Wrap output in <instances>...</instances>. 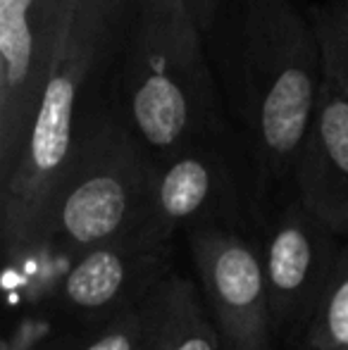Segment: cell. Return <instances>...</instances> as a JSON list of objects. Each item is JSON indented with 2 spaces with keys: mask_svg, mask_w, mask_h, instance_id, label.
Returning <instances> with one entry per match:
<instances>
[{
  "mask_svg": "<svg viewBox=\"0 0 348 350\" xmlns=\"http://www.w3.org/2000/svg\"><path fill=\"white\" fill-rule=\"evenodd\" d=\"M158 172L122 110L81 115L77 160L53 205L43 245L77 260L98 245L141 236L153 212Z\"/></svg>",
  "mask_w": 348,
  "mask_h": 350,
  "instance_id": "obj_3",
  "label": "cell"
},
{
  "mask_svg": "<svg viewBox=\"0 0 348 350\" xmlns=\"http://www.w3.org/2000/svg\"><path fill=\"white\" fill-rule=\"evenodd\" d=\"M224 139L205 141L160 165L153 212L141 234L146 241L165 248L176 226L217 215L232 200L234 179Z\"/></svg>",
  "mask_w": 348,
  "mask_h": 350,
  "instance_id": "obj_8",
  "label": "cell"
},
{
  "mask_svg": "<svg viewBox=\"0 0 348 350\" xmlns=\"http://www.w3.org/2000/svg\"><path fill=\"white\" fill-rule=\"evenodd\" d=\"M126 3L129 0H79L72 33L96 48L101 60L105 57L112 38H115L117 27L124 17Z\"/></svg>",
  "mask_w": 348,
  "mask_h": 350,
  "instance_id": "obj_15",
  "label": "cell"
},
{
  "mask_svg": "<svg viewBox=\"0 0 348 350\" xmlns=\"http://www.w3.org/2000/svg\"><path fill=\"white\" fill-rule=\"evenodd\" d=\"M79 0H0V172L29 134Z\"/></svg>",
  "mask_w": 348,
  "mask_h": 350,
  "instance_id": "obj_5",
  "label": "cell"
},
{
  "mask_svg": "<svg viewBox=\"0 0 348 350\" xmlns=\"http://www.w3.org/2000/svg\"><path fill=\"white\" fill-rule=\"evenodd\" d=\"M325 229L303 203L286 208L277 219L263 253L272 319L284 322L310 295H315L317 308L322 288L334 269L325 267Z\"/></svg>",
  "mask_w": 348,
  "mask_h": 350,
  "instance_id": "obj_10",
  "label": "cell"
},
{
  "mask_svg": "<svg viewBox=\"0 0 348 350\" xmlns=\"http://www.w3.org/2000/svg\"><path fill=\"white\" fill-rule=\"evenodd\" d=\"M158 286L141 295L136 303L112 314L105 327L98 329L79 350H148L155 329Z\"/></svg>",
  "mask_w": 348,
  "mask_h": 350,
  "instance_id": "obj_13",
  "label": "cell"
},
{
  "mask_svg": "<svg viewBox=\"0 0 348 350\" xmlns=\"http://www.w3.org/2000/svg\"><path fill=\"white\" fill-rule=\"evenodd\" d=\"M98 62L96 48L72 33L29 134L0 172V226L10 250L27 253L46 241L53 205L79 150V98Z\"/></svg>",
  "mask_w": 348,
  "mask_h": 350,
  "instance_id": "obj_4",
  "label": "cell"
},
{
  "mask_svg": "<svg viewBox=\"0 0 348 350\" xmlns=\"http://www.w3.org/2000/svg\"><path fill=\"white\" fill-rule=\"evenodd\" d=\"M189 243L222 341L232 350H267L274 319L263 255L213 221L196 226Z\"/></svg>",
  "mask_w": 348,
  "mask_h": 350,
  "instance_id": "obj_6",
  "label": "cell"
},
{
  "mask_svg": "<svg viewBox=\"0 0 348 350\" xmlns=\"http://www.w3.org/2000/svg\"><path fill=\"white\" fill-rule=\"evenodd\" d=\"M308 346L312 350H348V253L327 279L310 319Z\"/></svg>",
  "mask_w": 348,
  "mask_h": 350,
  "instance_id": "obj_12",
  "label": "cell"
},
{
  "mask_svg": "<svg viewBox=\"0 0 348 350\" xmlns=\"http://www.w3.org/2000/svg\"><path fill=\"white\" fill-rule=\"evenodd\" d=\"M222 336L205 312L198 291L186 279L165 277L158 284L155 329L148 350H219Z\"/></svg>",
  "mask_w": 348,
  "mask_h": 350,
  "instance_id": "obj_11",
  "label": "cell"
},
{
  "mask_svg": "<svg viewBox=\"0 0 348 350\" xmlns=\"http://www.w3.org/2000/svg\"><path fill=\"white\" fill-rule=\"evenodd\" d=\"M222 3L224 0H184L191 17L196 19V24H198L205 36L213 33L215 24H217L219 14H222Z\"/></svg>",
  "mask_w": 348,
  "mask_h": 350,
  "instance_id": "obj_16",
  "label": "cell"
},
{
  "mask_svg": "<svg viewBox=\"0 0 348 350\" xmlns=\"http://www.w3.org/2000/svg\"><path fill=\"white\" fill-rule=\"evenodd\" d=\"M163 255V245L144 236L98 245L72 262L62 298L75 312L110 319L165 279Z\"/></svg>",
  "mask_w": 348,
  "mask_h": 350,
  "instance_id": "obj_7",
  "label": "cell"
},
{
  "mask_svg": "<svg viewBox=\"0 0 348 350\" xmlns=\"http://www.w3.org/2000/svg\"><path fill=\"white\" fill-rule=\"evenodd\" d=\"M303 208L332 231H348V100L322 81L315 120L296 162Z\"/></svg>",
  "mask_w": 348,
  "mask_h": 350,
  "instance_id": "obj_9",
  "label": "cell"
},
{
  "mask_svg": "<svg viewBox=\"0 0 348 350\" xmlns=\"http://www.w3.org/2000/svg\"><path fill=\"white\" fill-rule=\"evenodd\" d=\"M136 22L120 79V110L155 157L227 136L222 91L205 53V33L184 0H134Z\"/></svg>",
  "mask_w": 348,
  "mask_h": 350,
  "instance_id": "obj_2",
  "label": "cell"
},
{
  "mask_svg": "<svg viewBox=\"0 0 348 350\" xmlns=\"http://www.w3.org/2000/svg\"><path fill=\"white\" fill-rule=\"evenodd\" d=\"M217 70L260 176L293 174L325 81L310 17L291 0H234Z\"/></svg>",
  "mask_w": 348,
  "mask_h": 350,
  "instance_id": "obj_1",
  "label": "cell"
},
{
  "mask_svg": "<svg viewBox=\"0 0 348 350\" xmlns=\"http://www.w3.org/2000/svg\"><path fill=\"white\" fill-rule=\"evenodd\" d=\"M320 43L325 79L348 100V3L332 0L308 14Z\"/></svg>",
  "mask_w": 348,
  "mask_h": 350,
  "instance_id": "obj_14",
  "label": "cell"
}]
</instances>
